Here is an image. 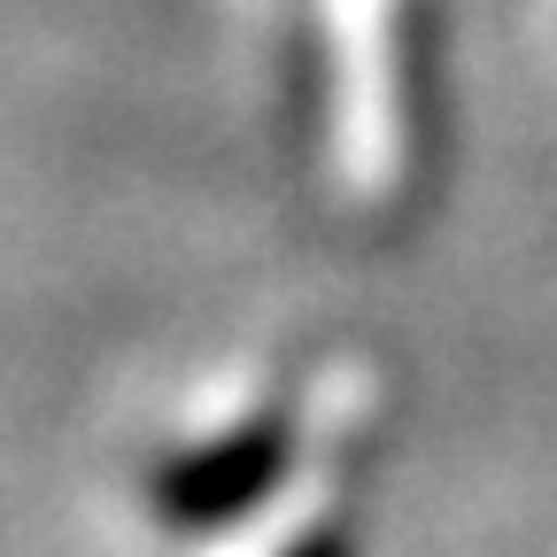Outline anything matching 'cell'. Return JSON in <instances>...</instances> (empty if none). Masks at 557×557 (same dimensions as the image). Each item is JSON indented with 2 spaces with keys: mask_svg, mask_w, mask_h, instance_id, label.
I'll use <instances>...</instances> for the list:
<instances>
[{
  "mask_svg": "<svg viewBox=\"0 0 557 557\" xmlns=\"http://www.w3.org/2000/svg\"><path fill=\"white\" fill-rule=\"evenodd\" d=\"M295 465V426L278 410L248 418V426L201 442V449H178L171 465H156L148 480V511L171 527V534H218L233 519H248L278 480Z\"/></svg>",
  "mask_w": 557,
  "mask_h": 557,
  "instance_id": "6da1fadb",
  "label": "cell"
},
{
  "mask_svg": "<svg viewBox=\"0 0 557 557\" xmlns=\"http://www.w3.org/2000/svg\"><path fill=\"white\" fill-rule=\"evenodd\" d=\"M287 557H348V534H341V527H310Z\"/></svg>",
  "mask_w": 557,
  "mask_h": 557,
  "instance_id": "7a4b0ae2",
  "label": "cell"
}]
</instances>
